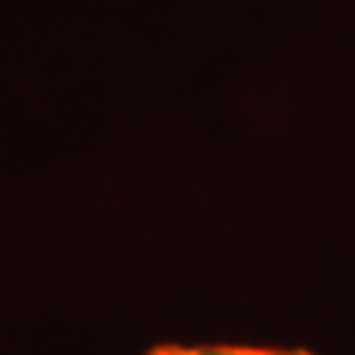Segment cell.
<instances>
[{
	"label": "cell",
	"mask_w": 355,
	"mask_h": 355,
	"mask_svg": "<svg viewBox=\"0 0 355 355\" xmlns=\"http://www.w3.org/2000/svg\"><path fill=\"white\" fill-rule=\"evenodd\" d=\"M184 355H313L303 347H253V345H198Z\"/></svg>",
	"instance_id": "obj_1"
},
{
	"label": "cell",
	"mask_w": 355,
	"mask_h": 355,
	"mask_svg": "<svg viewBox=\"0 0 355 355\" xmlns=\"http://www.w3.org/2000/svg\"><path fill=\"white\" fill-rule=\"evenodd\" d=\"M148 355H184V345H158Z\"/></svg>",
	"instance_id": "obj_2"
}]
</instances>
